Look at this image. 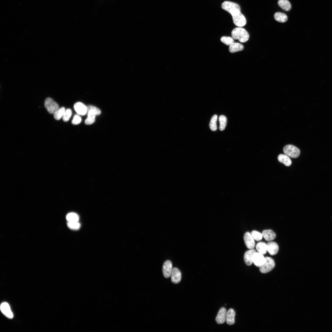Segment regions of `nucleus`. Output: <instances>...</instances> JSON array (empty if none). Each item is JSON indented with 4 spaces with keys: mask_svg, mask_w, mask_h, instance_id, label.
Returning <instances> with one entry per match:
<instances>
[{
    "mask_svg": "<svg viewBox=\"0 0 332 332\" xmlns=\"http://www.w3.org/2000/svg\"><path fill=\"white\" fill-rule=\"evenodd\" d=\"M45 106L48 112L53 114L59 109L58 104L50 98H47L45 101Z\"/></svg>",
    "mask_w": 332,
    "mask_h": 332,
    "instance_id": "423d86ee",
    "label": "nucleus"
},
{
    "mask_svg": "<svg viewBox=\"0 0 332 332\" xmlns=\"http://www.w3.org/2000/svg\"><path fill=\"white\" fill-rule=\"evenodd\" d=\"M217 119V116L216 115H214L212 117L210 120L209 127L212 131H215L217 129L216 125Z\"/></svg>",
    "mask_w": 332,
    "mask_h": 332,
    "instance_id": "393cba45",
    "label": "nucleus"
},
{
    "mask_svg": "<svg viewBox=\"0 0 332 332\" xmlns=\"http://www.w3.org/2000/svg\"><path fill=\"white\" fill-rule=\"evenodd\" d=\"M227 312L226 309L224 307H223L220 309L215 318L216 321L218 324H222L225 322Z\"/></svg>",
    "mask_w": 332,
    "mask_h": 332,
    "instance_id": "9b49d317",
    "label": "nucleus"
},
{
    "mask_svg": "<svg viewBox=\"0 0 332 332\" xmlns=\"http://www.w3.org/2000/svg\"><path fill=\"white\" fill-rule=\"evenodd\" d=\"M279 161L287 166H289L291 164V161L289 157L285 154H281L278 157Z\"/></svg>",
    "mask_w": 332,
    "mask_h": 332,
    "instance_id": "6ab92c4d",
    "label": "nucleus"
},
{
    "mask_svg": "<svg viewBox=\"0 0 332 332\" xmlns=\"http://www.w3.org/2000/svg\"><path fill=\"white\" fill-rule=\"evenodd\" d=\"M267 250L271 255H275L278 252L279 246L276 243L270 242L267 243Z\"/></svg>",
    "mask_w": 332,
    "mask_h": 332,
    "instance_id": "2eb2a0df",
    "label": "nucleus"
},
{
    "mask_svg": "<svg viewBox=\"0 0 332 332\" xmlns=\"http://www.w3.org/2000/svg\"><path fill=\"white\" fill-rule=\"evenodd\" d=\"M253 263L257 267H259L266 262V259L263 255L259 252L254 253L252 258Z\"/></svg>",
    "mask_w": 332,
    "mask_h": 332,
    "instance_id": "0eeeda50",
    "label": "nucleus"
},
{
    "mask_svg": "<svg viewBox=\"0 0 332 332\" xmlns=\"http://www.w3.org/2000/svg\"><path fill=\"white\" fill-rule=\"evenodd\" d=\"M229 46V50L231 53L242 51L244 49L243 45L238 42H234Z\"/></svg>",
    "mask_w": 332,
    "mask_h": 332,
    "instance_id": "a211bd4d",
    "label": "nucleus"
},
{
    "mask_svg": "<svg viewBox=\"0 0 332 332\" xmlns=\"http://www.w3.org/2000/svg\"><path fill=\"white\" fill-rule=\"evenodd\" d=\"M232 37L234 39H238L242 43L247 42L249 39V35L248 32L241 27H236L231 32Z\"/></svg>",
    "mask_w": 332,
    "mask_h": 332,
    "instance_id": "f03ea898",
    "label": "nucleus"
},
{
    "mask_svg": "<svg viewBox=\"0 0 332 332\" xmlns=\"http://www.w3.org/2000/svg\"><path fill=\"white\" fill-rule=\"evenodd\" d=\"M256 252L253 249L246 251L244 255V260L245 264L247 266H250L253 263L252 258L253 254Z\"/></svg>",
    "mask_w": 332,
    "mask_h": 332,
    "instance_id": "f8f14e48",
    "label": "nucleus"
},
{
    "mask_svg": "<svg viewBox=\"0 0 332 332\" xmlns=\"http://www.w3.org/2000/svg\"><path fill=\"white\" fill-rule=\"evenodd\" d=\"M66 217L68 222H78L79 219V215L73 212L68 213Z\"/></svg>",
    "mask_w": 332,
    "mask_h": 332,
    "instance_id": "5701e85b",
    "label": "nucleus"
},
{
    "mask_svg": "<svg viewBox=\"0 0 332 332\" xmlns=\"http://www.w3.org/2000/svg\"><path fill=\"white\" fill-rule=\"evenodd\" d=\"M171 276V281L174 283H178L181 280V272L177 268L174 267L172 269Z\"/></svg>",
    "mask_w": 332,
    "mask_h": 332,
    "instance_id": "ddd939ff",
    "label": "nucleus"
},
{
    "mask_svg": "<svg viewBox=\"0 0 332 332\" xmlns=\"http://www.w3.org/2000/svg\"><path fill=\"white\" fill-rule=\"evenodd\" d=\"M274 17L275 20L280 22H284L287 20V17L283 13L280 12L275 13L274 15Z\"/></svg>",
    "mask_w": 332,
    "mask_h": 332,
    "instance_id": "412c9836",
    "label": "nucleus"
},
{
    "mask_svg": "<svg viewBox=\"0 0 332 332\" xmlns=\"http://www.w3.org/2000/svg\"><path fill=\"white\" fill-rule=\"evenodd\" d=\"M81 117L78 115H76L73 117L72 123L74 125L77 124L81 122Z\"/></svg>",
    "mask_w": 332,
    "mask_h": 332,
    "instance_id": "7c9ffc66",
    "label": "nucleus"
},
{
    "mask_svg": "<svg viewBox=\"0 0 332 332\" xmlns=\"http://www.w3.org/2000/svg\"><path fill=\"white\" fill-rule=\"evenodd\" d=\"M88 116L85 123L87 125L93 123L95 121V117L97 115H99L101 113V110L98 108L93 106L87 107Z\"/></svg>",
    "mask_w": 332,
    "mask_h": 332,
    "instance_id": "7ed1b4c3",
    "label": "nucleus"
},
{
    "mask_svg": "<svg viewBox=\"0 0 332 332\" xmlns=\"http://www.w3.org/2000/svg\"><path fill=\"white\" fill-rule=\"evenodd\" d=\"M0 309L2 313L7 317L9 318H12L13 317V313L7 302H2L0 306Z\"/></svg>",
    "mask_w": 332,
    "mask_h": 332,
    "instance_id": "9d476101",
    "label": "nucleus"
},
{
    "mask_svg": "<svg viewBox=\"0 0 332 332\" xmlns=\"http://www.w3.org/2000/svg\"><path fill=\"white\" fill-rule=\"evenodd\" d=\"M65 111V109L64 107L59 108L53 113L54 118L57 120H60L62 117Z\"/></svg>",
    "mask_w": 332,
    "mask_h": 332,
    "instance_id": "b1692460",
    "label": "nucleus"
},
{
    "mask_svg": "<svg viewBox=\"0 0 332 332\" xmlns=\"http://www.w3.org/2000/svg\"><path fill=\"white\" fill-rule=\"evenodd\" d=\"M243 239L245 245L248 248L252 249L254 247L255 245L254 239L250 232H246L244 234Z\"/></svg>",
    "mask_w": 332,
    "mask_h": 332,
    "instance_id": "6e6552de",
    "label": "nucleus"
},
{
    "mask_svg": "<svg viewBox=\"0 0 332 332\" xmlns=\"http://www.w3.org/2000/svg\"><path fill=\"white\" fill-rule=\"evenodd\" d=\"M74 107L76 112L80 115H84L87 113V107L81 102L75 103Z\"/></svg>",
    "mask_w": 332,
    "mask_h": 332,
    "instance_id": "4468645a",
    "label": "nucleus"
},
{
    "mask_svg": "<svg viewBox=\"0 0 332 332\" xmlns=\"http://www.w3.org/2000/svg\"><path fill=\"white\" fill-rule=\"evenodd\" d=\"M256 248L258 252L263 255L266 254L267 251V244L263 242L258 243L256 245Z\"/></svg>",
    "mask_w": 332,
    "mask_h": 332,
    "instance_id": "4be33fe9",
    "label": "nucleus"
},
{
    "mask_svg": "<svg viewBox=\"0 0 332 332\" xmlns=\"http://www.w3.org/2000/svg\"><path fill=\"white\" fill-rule=\"evenodd\" d=\"M278 3L279 6L283 10L288 11L291 8V5L288 0H279Z\"/></svg>",
    "mask_w": 332,
    "mask_h": 332,
    "instance_id": "aec40b11",
    "label": "nucleus"
},
{
    "mask_svg": "<svg viewBox=\"0 0 332 332\" xmlns=\"http://www.w3.org/2000/svg\"><path fill=\"white\" fill-rule=\"evenodd\" d=\"M251 234L254 239L257 241L261 240L263 237L262 233L256 231H252Z\"/></svg>",
    "mask_w": 332,
    "mask_h": 332,
    "instance_id": "c85d7f7f",
    "label": "nucleus"
},
{
    "mask_svg": "<svg viewBox=\"0 0 332 332\" xmlns=\"http://www.w3.org/2000/svg\"><path fill=\"white\" fill-rule=\"evenodd\" d=\"M235 312L232 309H229L227 312L226 321L227 324L229 325L234 324Z\"/></svg>",
    "mask_w": 332,
    "mask_h": 332,
    "instance_id": "dca6fc26",
    "label": "nucleus"
},
{
    "mask_svg": "<svg viewBox=\"0 0 332 332\" xmlns=\"http://www.w3.org/2000/svg\"><path fill=\"white\" fill-rule=\"evenodd\" d=\"M262 234L263 237L267 241L273 240L275 238L276 236L275 233L270 229L263 230Z\"/></svg>",
    "mask_w": 332,
    "mask_h": 332,
    "instance_id": "f3484780",
    "label": "nucleus"
},
{
    "mask_svg": "<svg viewBox=\"0 0 332 332\" xmlns=\"http://www.w3.org/2000/svg\"><path fill=\"white\" fill-rule=\"evenodd\" d=\"M266 262L259 267L260 272L262 273H266L271 271L275 266V263L271 258L266 257Z\"/></svg>",
    "mask_w": 332,
    "mask_h": 332,
    "instance_id": "39448f33",
    "label": "nucleus"
},
{
    "mask_svg": "<svg viewBox=\"0 0 332 332\" xmlns=\"http://www.w3.org/2000/svg\"><path fill=\"white\" fill-rule=\"evenodd\" d=\"M68 227L70 229L73 230L79 229L81 227V224L78 222H68Z\"/></svg>",
    "mask_w": 332,
    "mask_h": 332,
    "instance_id": "cd10ccee",
    "label": "nucleus"
},
{
    "mask_svg": "<svg viewBox=\"0 0 332 332\" xmlns=\"http://www.w3.org/2000/svg\"><path fill=\"white\" fill-rule=\"evenodd\" d=\"M219 121L220 124L219 129L220 131H223L225 129L226 126L227 118L224 115H220L219 117Z\"/></svg>",
    "mask_w": 332,
    "mask_h": 332,
    "instance_id": "a878e982",
    "label": "nucleus"
},
{
    "mask_svg": "<svg viewBox=\"0 0 332 332\" xmlns=\"http://www.w3.org/2000/svg\"><path fill=\"white\" fill-rule=\"evenodd\" d=\"M222 8L228 12L232 16L234 23L238 27H242L246 23L244 16L241 12V9L237 4L230 1H225L221 5Z\"/></svg>",
    "mask_w": 332,
    "mask_h": 332,
    "instance_id": "f257e3e1",
    "label": "nucleus"
},
{
    "mask_svg": "<svg viewBox=\"0 0 332 332\" xmlns=\"http://www.w3.org/2000/svg\"><path fill=\"white\" fill-rule=\"evenodd\" d=\"M172 269L171 261L169 260L166 261L163 264L162 268L164 276L166 278L169 277L171 275Z\"/></svg>",
    "mask_w": 332,
    "mask_h": 332,
    "instance_id": "1a4fd4ad",
    "label": "nucleus"
},
{
    "mask_svg": "<svg viewBox=\"0 0 332 332\" xmlns=\"http://www.w3.org/2000/svg\"><path fill=\"white\" fill-rule=\"evenodd\" d=\"M220 41L227 45H230L234 42V39L231 37L223 36L220 38Z\"/></svg>",
    "mask_w": 332,
    "mask_h": 332,
    "instance_id": "bb28decb",
    "label": "nucleus"
},
{
    "mask_svg": "<svg viewBox=\"0 0 332 332\" xmlns=\"http://www.w3.org/2000/svg\"><path fill=\"white\" fill-rule=\"evenodd\" d=\"M72 113L71 109H68L65 110L62 117V119L64 121H67L69 119Z\"/></svg>",
    "mask_w": 332,
    "mask_h": 332,
    "instance_id": "c756f323",
    "label": "nucleus"
},
{
    "mask_svg": "<svg viewBox=\"0 0 332 332\" xmlns=\"http://www.w3.org/2000/svg\"><path fill=\"white\" fill-rule=\"evenodd\" d=\"M285 154L292 158H296L299 155V149L294 145L288 144L285 146L283 148Z\"/></svg>",
    "mask_w": 332,
    "mask_h": 332,
    "instance_id": "20e7f679",
    "label": "nucleus"
}]
</instances>
